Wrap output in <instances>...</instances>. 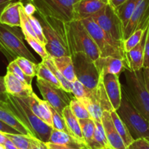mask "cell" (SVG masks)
Returning a JSON list of instances; mask_svg holds the SVG:
<instances>
[{"mask_svg":"<svg viewBox=\"0 0 149 149\" xmlns=\"http://www.w3.org/2000/svg\"><path fill=\"white\" fill-rule=\"evenodd\" d=\"M143 75L145 85L149 91V68H143Z\"/></svg>","mask_w":149,"mask_h":149,"instance_id":"45","label":"cell"},{"mask_svg":"<svg viewBox=\"0 0 149 149\" xmlns=\"http://www.w3.org/2000/svg\"><path fill=\"white\" fill-rule=\"evenodd\" d=\"M69 106H70V110L72 112V113L77 117L78 120L91 118V116H90L86 106L83 104L82 102L78 100L75 97H72Z\"/></svg>","mask_w":149,"mask_h":149,"instance_id":"30","label":"cell"},{"mask_svg":"<svg viewBox=\"0 0 149 149\" xmlns=\"http://www.w3.org/2000/svg\"><path fill=\"white\" fill-rule=\"evenodd\" d=\"M62 116L64 117V121H65L66 124H67V127L68 128L70 135L72 136L78 141H79L80 143L86 146L85 140H84V137L83 136L82 131H81L79 120L72 113V112L70 110V106H67L64 109L62 113Z\"/></svg>","mask_w":149,"mask_h":149,"instance_id":"21","label":"cell"},{"mask_svg":"<svg viewBox=\"0 0 149 149\" xmlns=\"http://www.w3.org/2000/svg\"><path fill=\"white\" fill-rule=\"evenodd\" d=\"M108 4V0H80L74 8L75 20L90 18Z\"/></svg>","mask_w":149,"mask_h":149,"instance_id":"17","label":"cell"},{"mask_svg":"<svg viewBox=\"0 0 149 149\" xmlns=\"http://www.w3.org/2000/svg\"><path fill=\"white\" fill-rule=\"evenodd\" d=\"M24 10L25 13L28 16L34 15V14L37 13V8H36V7L34 6V5L32 2H27V3L24 4Z\"/></svg>","mask_w":149,"mask_h":149,"instance_id":"43","label":"cell"},{"mask_svg":"<svg viewBox=\"0 0 149 149\" xmlns=\"http://www.w3.org/2000/svg\"><path fill=\"white\" fill-rule=\"evenodd\" d=\"M23 3L13 1L8 4L0 15V23L10 26H21L20 8Z\"/></svg>","mask_w":149,"mask_h":149,"instance_id":"20","label":"cell"},{"mask_svg":"<svg viewBox=\"0 0 149 149\" xmlns=\"http://www.w3.org/2000/svg\"><path fill=\"white\" fill-rule=\"evenodd\" d=\"M39 109L41 119L48 126L52 127V113L50 108V104L45 100L39 99Z\"/></svg>","mask_w":149,"mask_h":149,"instance_id":"37","label":"cell"},{"mask_svg":"<svg viewBox=\"0 0 149 149\" xmlns=\"http://www.w3.org/2000/svg\"><path fill=\"white\" fill-rule=\"evenodd\" d=\"M127 0H108V3L113 7L115 9L118 8V7L121 6L122 4H124Z\"/></svg>","mask_w":149,"mask_h":149,"instance_id":"48","label":"cell"},{"mask_svg":"<svg viewBox=\"0 0 149 149\" xmlns=\"http://www.w3.org/2000/svg\"><path fill=\"white\" fill-rule=\"evenodd\" d=\"M15 63L23 72L28 76L34 78L36 76L37 64L24 57H18L15 60Z\"/></svg>","mask_w":149,"mask_h":149,"instance_id":"34","label":"cell"},{"mask_svg":"<svg viewBox=\"0 0 149 149\" xmlns=\"http://www.w3.org/2000/svg\"><path fill=\"white\" fill-rule=\"evenodd\" d=\"M80 0H34L37 13L65 23L75 20L74 8Z\"/></svg>","mask_w":149,"mask_h":149,"instance_id":"8","label":"cell"},{"mask_svg":"<svg viewBox=\"0 0 149 149\" xmlns=\"http://www.w3.org/2000/svg\"><path fill=\"white\" fill-rule=\"evenodd\" d=\"M44 63L45 64V65L51 70L54 74L56 76V78H57L59 83L61 84V88H63L64 90H65L67 92L70 93L71 94V82L68 81V80L66 79L64 76H63V74L60 72L59 70L57 69V67H56L55 64H54V61L52 59V57L51 56H48V58H46L45 59L42 60Z\"/></svg>","mask_w":149,"mask_h":149,"instance_id":"28","label":"cell"},{"mask_svg":"<svg viewBox=\"0 0 149 149\" xmlns=\"http://www.w3.org/2000/svg\"><path fill=\"white\" fill-rule=\"evenodd\" d=\"M42 27L46 44L45 48L51 57L72 56L68 24L52 17L37 13Z\"/></svg>","mask_w":149,"mask_h":149,"instance_id":"2","label":"cell"},{"mask_svg":"<svg viewBox=\"0 0 149 149\" xmlns=\"http://www.w3.org/2000/svg\"><path fill=\"white\" fill-rule=\"evenodd\" d=\"M7 72H10L13 74L15 78H18L19 81L26 85L31 86V82H32L33 78L28 76L24 72L21 70V69L18 67V64L15 63V61H13L11 62H9L8 67H7Z\"/></svg>","mask_w":149,"mask_h":149,"instance_id":"33","label":"cell"},{"mask_svg":"<svg viewBox=\"0 0 149 149\" xmlns=\"http://www.w3.org/2000/svg\"><path fill=\"white\" fill-rule=\"evenodd\" d=\"M36 77L37 78L43 80L55 86L61 88V84L59 81L57 80L54 73L51 72V70L45 65L43 61H41L40 63H38L37 67V72H36Z\"/></svg>","mask_w":149,"mask_h":149,"instance_id":"27","label":"cell"},{"mask_svg":"<svg viewBox=\"0 0 149 149\" xmlns=\"http://www.w3.org/2000/svg\"><path fill=\"white\" fill-rule=\"evenodd\" d=\"M8 137L7 136L5 135V133L2 132H0V144L1 145H5V142L8 140Z\"/></svg>","mask_w":149,"mask_h":149,"instance_id":"51","label":"cell"},{"mask_svg":"<svg viewBox=\"0 0 149 149\" xmlns=\"http://www.w3.org/2000/svg\"><path fill=\"white\" fill-rule=\"evenodd\" d=\"M90 18H92L112 39L116 42H124V29L122 22L115 8L110 4H107Z\"/></svg>","mask_w":149,"mask_h":149,"instance_id":"9","label":"cell"},{"mask_svg":"<svg viewBox=\"0 0 149 149\" xmlns=\"http://www.w3.org/2000/svg\"><path fill=\"white\" fill-rule=\"evenodd\" d=\"M104 149H114V148H111V147H110V146H107V147L104 148Z\"/></svg>","mask_w":149,"mask_h":149,"instance_id":"54","label":"cell"},{"mask_svg":"<svg viewBox=\"0 0 149 149\" xmlns=\"http://www.w3.org/2000/svg\"><path fill=\"white\" fill-rule=\"evenodd\" d=\"M0 149H5V146H4L3 145H1V144H0Z\"/></svg>","mask_w":149,"mask_h":149,"instance_id":"53","label":"cell"},{"mask_svg":"<svg viewBox=\"0 0 149 149\" xmlns=\"http://www.w3.org/2000/svg\"><path fill=\"white\" fill-rule=\"evenodd\" d=\"M4 78L6 92L8 94L16 97H27L33 92L31 86L22 83L10 72H7Z\"/></svg>","mask_w":149,"mask_h":149,"instance_id":"19","label":"cell"},{"mask_svg":"<svg viewBox=\"0 0 149 149\" xmlns=\"http://www.w3.org/2000/svg\"><path fill=\"white\" fill-rule=\"evenodd\" d=\"M127 149H149V140L146 138L135 139Z\"/></svg>","mask_w":149,"mask_h":149,"instance_id":"40","label":"cell"},{"mask_svg":"<svg viewBox=\"0 0 149 149\" xmlns=\"http://www.w3.org/2000/svg\"><path fill=\"white\" fill-rule=\"evenodd\" d=\"M4 146H5V149H18V148L13 143V142L11 141V140H10L9 139H8V140L5 142Z\"/></svg>","mask_w":149,"mask_h":149,"instance_id":"50","label":"cell"},{"mask_svg":"<svg viewBox=\"0 0 149 149\" xmlns=\"http://www.w3.org/2000/svg\"><path fill=\"white\" fill-rule=\"evenodd\" d=\"M7 107L32 137L48 143L53 128L31 111L23 97L6 94L3 96Z\"/></svg>","mask_w":149,"mask_h":149,"instance_id":"1","label":"cell"},{"mask_svg":"<svg viewBox=\"0 0 149 149\" xmlns=\"http://www.w3.org/2000/svg\"><path fill=\"white\" fill-rule=\"evenodd\" d=\"M89 88H86L79 81L76 80L71 83V94L74 97L81 101L88 94Z\"/></svg>","mask_w":149,"mask_h":149,"instance_id":"38","label":"cell"},{"mask_svg":"<svg viewBox=\"0 0 149 149\" xmlns=\"http://www.w3.org/2000/svg\"><path fill=\"white\" fill-rule=\"evenodd\" d=\"M0 120L9 125L10 127L15 129L20 134L31 136L28 130L14 116L13 114L7 107L3 99L2 98H0Z\"/></svg>","mask_w":149,"mask_h":149,"instance_id":"23","label":"cell"},{"mask_svg":"<svg viewBox=\"0 0 149 149\" xmlns=\"http://www.w3.org/2000/svg\"><path fill=\"white\" fill-rule=\"evenodd\" d=\"M37 86L44 100L62 116L64 109L69 106L72 99L70 97L72 94L67 92L62 88H58L39 78H37Z\"/></svg>","mask_w":149,"mask_h":149,"instance_id":"12","label":"cell"},{"mask_svg":"<svg viewBox=\"0 0 149 149\" xmlns=\"http://www.w3.org/2000/svg\"><path fill=\"white\" fill-rule=\"evenodd\" d=\"M47 147H48V149H76V148H73L68 147V146H60V145H56L54 144V143H45Z\"/></svg>","mask_w":149,"mask_h":149,"instance_id":"46","label":"cell"},{"mask_svg":"<svg viewBox=\"0 0 149 149\" xmlns=\"http://www.w3.org/2000/svg\"><path fill=\"white\" fill-rule=\"evenodd\" d=\"M13 1H15V0H0V15L5 8V7Z\"/></svg>","mask_w":149,"mask_h":149,"instance_id":"49","label":"cell"},{"mask_svg":"<svg viewBox=\"0 0 149 149\" xmlns=\"http://www.w3.org/2000/svg\"><path fill=\"white\" fill-rule=\"evenodd\" d=\"M21 27L10 26L0 23V51L11 62L24 57L38 64L37 58L26 46Z\"/></svg>","mask_w":149,"mask_h":149,"instance_id":"3","label":"cell"},{"mask_svg":"<svg viewBox=\"0 0 149 149\" xmlns=\"http://www.w3.org/2000/svg\"><path fill=\"white\" fill-rule=\"evenodd\" d=\"M24 34V40L28 42L29 45L32 48V49L42 58V60L45 59V58L49 56V54L47 52L45 46L42 45L38 40L31 37V35L28 34Z\"/></svg>","mask_w":149,"mask_h":149,"instance_id":"32","label":"cell"},{"mask_svg":"<svg viewBox=\"0 0 149 149\" xmlns=\"http://www.w3.org/2000/svg\"><path fill=\"white\" fill-rule=\"evenodd\" d=\"M142 1L143 0H127L124 4L116 9L122 22L124 30L128 24L132 15Z\"/></svg>","mask_w":149,"mask_h":149,"instance_id":"25","label":"cell"},{"mask_svg":"<svg viewBox=\"0 0 149 149\" xmlns=\"http://www.w3.org/2000/svg\"><path fill=\"white\" fill-rule=\"evenodd\" d=\"M146 30H137V31H134L132 35H130L127 39L124 40V42H123V45H124V49L125 53L129 52L130 50H132L133 48H134L137 44H139V42L141 41L142 37H143Z\"/></svg>","mask_w":149,"mask_h":149,"instance_id":"35","label":"cell"},{"mask_svg":"<svg viewBox=\"0 0 149 149\" xmlns=\"http://www.w3.org/2000/svg\"><path fill=\"white\" fill-rule=\"evenodd\" d=\"M110 115H111L112 120H113V124L115 126L117 132L119 134V135L121 136L124 144L127 148L132 143L134 138L131 135L127 126L125 125L124 121L121 120V118H120L116 110H113V111L110 112Z\"/></svg>","mask_w":149,"mask_h":149,"instance_id":"26","label":"cell"},{"mask_svg":"<svg viewBox=\"0 0 149 149\" xmlns=\"http://www.w3.org/2000/svg\"><path fill=\"white\" fill-rule=\"evenodd\" d=\"M100 78L108 74L120 76V74L128 69L126 58H120L113 56L99 57L94 61ZM129 70V69H128Z\"/></svg>","mask_w":149,"mask_h":149,"instance_id":"14","label":"cell"},{"mask_svg":"<svg viewBox=\"0 0 149 149\" xmlns=\"http://www.w3.org/2000/svg\"><path fill=\"white\" fill-rule=\"evenodd\" d=\"M0 98H1V97H0Z\"/></svg>","mask_w":149,"mask_h":149,"instance_id":"56","label":"cell"},{"mask_svg":"<svg viewBox=\"0 0 149 149\" xmlns=\"http://www.w3.org/2000/svg\"><path fill=\"white\" fill-rule=\"evenodd\" d=\"M75 75L78 81L89 89L94 88L100 80L94 61L84 53H75L72 56Z\"/></svg>","mask_w":149,"mask_h":149,"instance_id":"11","label":"cell"},{"mask_svg":"<svg viewBox=\"0 0 149 149\" xmlns=\"http://www.w3.org/2000/svg\"><path fill=\"white\" fill-rule=\"evenodd\" d=\"M148 140H149V138H148Z\"/></svg>","mask_w":149,"mask_h":149,"instance_id":"55","label":"cell"},{"mask_svg":"<svg viewBox=\"0 0 149 149\" xmlns=\"http://www.w3.org/2000/svg\"><path fill=\"white\" fill-rule=\"evenodd\" d=\"M29 19L30 23H31V27H32L33 30H34V33H35L37 38L38 40L45 46L46 44V41H45V37L43 34V31H42V27L41 25L40 22L38 20V18H36L34 15H31V16H28Z\"/></svg>","mask_w":149,"mask_h":149,"instance_id":"39","label":"cell"},{"mask_svg":"<svg viewBox=\"0 0 149 149\" xmlns=\"http://www.w3.org/2000/svg\"><path fill=\"white\" fill-rule=\"evenodd\" d=\"M6 93L7 92L5 84V78L0 76V97H3Z\"/></svg>","mask_w":149,"mask_h":149,"instance_id":"47","label":"cell"},{"mask_svg":"<svg viewBox=\"0 0 149 149\" xmlns=\"http://www.w3.org/2000/svg\"><path fill=\"white\" fill-rule=\"evenodd\" d=\"M48 143L60 145V146H68V147L76 149H88L85 145L80 143L70 134L64 132L54 130V129L51 131Z\"/></svg>","mask_w":149,"mask_h":149,"instance_id":"22","label":"cell"},{"mask_svg":"<svg viewBox=\"0 0 149 149\" xmlns=\"http://www.w3.org/2000/svg\"><path fill=\"white\" fill-rule=\"evenodd\" d=\"M148 28L145 31L141 41L139 42V44H137L129 52L126 53L127 66H128L129 70L131 71H139V70H143V68L145 44H146V37H147Z\"/></svg>","mask_w":149,"mask_h":149,"instance_id":"18","label":"cell"},{"mask_svg":"<svg viewBox=\"0 0 149 149\" xmlns=\"http://www.w3.org/2000/svg\"><path fill=\"white\" fill-rule=\"evenodd\" d=\"M52 59L56 67L66 79L71 83L76 81L77 78L71 56H63L60 57H52Z\"/></svg>","mask_w":149,"mask_h":149,"instance_id":"24","label":"cell"},{"mask_svg":"<svg viewBox=\"0 0 149 149\" xmlns=\"http://www.w3.org/2000/svg\"><path fill=\"white\" fill-rule=\"evenodd\" d=\"M122 99L116 113L121 118L134 140L149 138V121L135 108L121 88Z\"/></svg>","mask_w":149,"mask_h":149,"instance_id":"5","label":"cell"},{"mask_svg":"<svg viewBox=\"0 0 149 149\" xmlns=\"http://www.w3.org/2000/svg\"><path fill=\"white\" fill-rule=\"evenodd\" d=\"M67 24L72 55L75 53H84L93 61H95L100 57V50L97 44L82 21L74 20Z\"/></svg>","mask_w":149,"mask_h":149,"instance_id":"7","label":"cell"},{"mask_svg":"<svg viewBox=\"0 0 149 149\" xmlns=\"http://www.w3.org/2000/svg\"><path fill=\"white\" fill-rule=\"evenodd\" d=\"M5 134L18 149L31 148V143H32V137L31 136L21 134H7V133Z\"/></svg>","mask_w":149,"mask_h":149,"instance_id":"31","label":"cell"},{"mask_svg":"<svg viewBox=\"0 0 149 149\" xmlns=\"http://www.w3.org/2000/svg\"><path fill=\"white\" fill-rule=\"evenodd\" d=\"M0 132L7 134H20L17 130L13 129V127H10L9 125L6 124L0 120Z\"/></svg>","mask_w":149,"mask_h":149,"instance_id":"42","label":"cell"},{"mask_svg":"<svg viewBox=\"0 0 149 149\" xmlns=\"http://www.w3.org/2000/svg\"><path fill=\"white\" fill-rule=\"evenodd\" d=\"M50 108H51V113H52V128L54 130L64 132L70 134L64 117L60 115L58 112L56 111L51 105H50Z\"/></svg>","mask_w":149,"mask_h":149,"instance_id":"36","label":"cell"},{"mask_svg":"<svg viewBox=\"0 0 149 149\" xmlns=\"http://www.w3.org/2000/svg\"><path fill=\"white\" fill-rule=\"evenodd\" d=\"M80 125H81V131L83 136L85 140L87 148L91 144L93 140L94 130H95V122L93 118H86V119L79 120Z\"/></svg>","mask_w":149,"mask_h":149,"instance_id":"29","label":"cell"},{"mask_svg":"<svg viewBox=\"0 0 149 149\" xmlns=\"http://www.w3.org/2000/svg\"><path fill=\"white\" fill-rule=\"evenodd\" d=\"M101 120L109 146L114 149H127L114 126L110 112L104 111L102 116Z\"/></svg>","mask_w":149,"mask_h":149,"instance_id":"16","label":"cell"},{"mask_svg":"<svg viewBox=\"0 0 149 149\" xmlns=\"http://www.w3.org/2000/svg\"><path fill=\"white\" fill-rule=\"evenodd\" d=\"M15 1H19V2H21L23 4H26L27 2H32L34 0H15Z\"/></svg>","mask_w":149,"mask_h":149,"instance_id":"52","label":"cell"},{"mask_svg":"<svg viewBox=\"0 0 149 149\" xmlns=\"http://www.w3.org/2000/svg\"><path fill=\"white\" fill-rule=\"evenodd\" d=\"M30 149H48L47 147L46 144L44 142L32 137V143H31V146Z\"/></svg>","mask_w":149,"mask_h":149,"instance_id":"44","label":"cell"},{"mask_svg":"<svg viewBox=\"0 0 149 149\" xmlns=\"http://www.w3.org/2000/svg\"><path fill=\"white\" fill-rule=\"evenodd\" d=\"M143 68H149V26H148V28L147 37H146V44H145Z\"/></svg>","mask_w":149,"mask_h":149,"instance_id":"41","label":"cell"},{"mask_svg":"<svg viewBox=\"0 0 149 149\" xmlns=\"http://www.w3.org/2000/svg\"><path fill=\"white\" fill-rule=\"evenodd\" d=\"M149 25V0H143L132 15L124 33V40L134 31L146 30Z\"/></svg>","mask_w":149,"mask_h":149,"instance_id":"13","label":"cell"},{"mask_svg":"<svg viewBox=\"0 0 149 149\" xmlns=\"http://www.w3.org/2000/svg\"><path fill=\"white\" fill-rule=\"evenodd\" d=\"M127 86L121 85L127 97L141 115L149 121V91L146 88L143 70L124 71Z\"/></svg>","mask_w":149,"mask_h":149,"instance_id":"4","label":"cell"},{"mask_svg":"<svg viewBox=\"0 0 149 149\" xmlns=\"http://www.w3.org/2000/svg\"><path fill=\"white\" fill-rule=\"evenodd\" d=\"M107 97L115 110H118L122 99L121 85L119 76L116 74H108L102 78Z\"/></svg>","mask_w":149,"mask_h":149,"instance_id":"15","label":"cell"},{"mask_svg":"<svg viewBox=\"0 0 149 149\" xmlns=\"http://www.w3.org/2000/svg\"><path fill=\"white\" fill-rule=\"evenodd\" d=\"M82 21L86 29L95 43L100 52V57L113 56L120 58H126V53L124 49L123 42H116L96 24L91 18L80 20Z\"/></svg>","mask_w":149,"mask_h":149,"instance_id":"6","label":"cell"},{"mask_svg":"<svg viewBox=\"0 0 149 149\" xmlns=\"http://www.w3.org/2000/svg\"><path fill=\"white\" fill-rule=\"evenodd\" d=\"M81 102L86 106L91 118L94 121L102 122V116L104 111L115 110L107 97L102 78L95 88L88 90L87 95Z\"/></svg>","mask_w":149,"mask_h":149,"instance_id":"10","label":"cell"}]
</instances>
